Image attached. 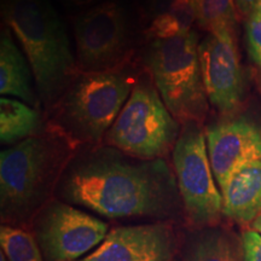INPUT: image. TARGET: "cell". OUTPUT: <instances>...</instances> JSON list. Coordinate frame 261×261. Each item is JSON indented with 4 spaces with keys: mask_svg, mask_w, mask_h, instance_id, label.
Masks as SVG:
<instances>
[{
    "mask_svg": "<svg viewBox=\"0 0 261 261\" xmlns=\"http://www.w3.org/2000/svg\"><path fill=\"white\" fill-rule=\"evenodd\" d=\"M58 192L65 202L109 219L166 220L184 211L174 171L165 159H136L106 144L75 155Z\"/></svg>",
    "mask_w": 261,
    "mask_h": 261,
    "instance_id": "cell-1",
    "label": "cell"
},
{
    "mask_svg": "<svg viewBox=\"0 0 261 261\" xmlns=\"http://www.w3.org/2000/svg\"><path fill=\"white\" fill-rule=\"evenodd\" d=\"M79 144L46 121L38 135L0 154V202L6 221L27 220L44 210Z\"/></svg>",
    "mask_w": 261,
    "mask_h": 261,
    "instance_id": "cell-2",
    "label": "cell"
},
{
    "mask_svg": "<svg viewBox=\"0 0 261 261\" xmlns=\"http://www.w3.org/2000/svg\"><path fill=\"white\" fill-rule=\"evenodd\" d=\"M3 18L31 64L47 113L80 74L63 22L50 0H4Z\"/></svg>",
    "mask_w": 261,
    "mask_h": 261,
    "instance_id": "cell-3",
    "label": "cell"
},
{
    "mask_svg": "<svg viewBox=\"0 0 261 261\" xmlns=\"http://www.w3.org/2000/svg\"><path fill=\"white\" fill-rule=\"evenodd\" d=\"M138 77L127 64L103 73H80L48 110L46 121L79 145H98L115 122Z\"/></svg>",
    "mask_w": 261,
    "mask_h": 261,
    "instance_id": "cell-4",
    "label": "cell"
},
{
    "mask_svg": "<svg viewBox=\"0 0 261 261\" xmlns=\"http://www.w3.org/2000/svg\"><path fill=\"white\" fill-rule=\"evenodd\" d=\"M200 42L196 32L150 41L148 73L163 103L180 123L202 125L208 113V98L202 79Z\"/></svg>",
    "mask_w": 261,
    "mask_h": 261,
    "instance_id": "cell-5",
    "label": "cell"
},
{
    "mask_svg": "<svg viewBox=\"0 0 261 261\" xmlns=\"http://www.w3.org/2000/svg\"><path fill=\"white\" fill-rule=\"evenodd\" d=\"M181 125L163 103L149 73L139 75L130 96L104 137V144L140 160L165 159Z\"/></svg>",
    "mask_w": 261,
    "mask_h": 261,
    "instance_id": "cell-6",
    "label": "cell"
},
{
    "mask_svg": "<svg viewBox=\"0 0 261 261\" xmlns=\"http://www.w3.org/2000/svg\"><path fill=\"white\" fill-rule=\"evenodd\" d=\"M172 165L189 221L198 226L217 221L223 213V195L218 189L200 123L181 125L172 151Z\"/></svg>",
    "mask_w": 261,
    "mask_h": 261,
    "instance_id": "cell-7",
    "label": "cell"
},
{
    "mask_svg": "<svg viewBox=\"0 0 261 261\" xmlns=\"http://www.w3.org/2000/svg\"><path fill=\"white\" fill-rule=\"evenodd\" d=\"M75 58L79 73L117 69L129 57V34L122 9L107 2L76 18L74 25Z\"/></svg>",
    "mask_w": 261,
    "mask_h": 261,
    "instance_id": "cell-8",
    "label": "cell"
},
{
    "mask_svg": "<svg viewBox=\"0 0 261 261\" xmlns=\"http://www.w3.org/2000/svg\"><path fill=\"white\" fill-rule=\"evenodd\" d=\"M108 224L64 202H51L38 215L37 238L46 261H77L107 237Z\"/></svg>",
    "mask_w": 261,
    "mask_h": 261,
    "instance_id": "cell-9",
    "label": "cell"
},
{
    "mask_svg": "<svg viewBox=\"0 0 261 261\" xmlns=\"http://www.w3.org/2000/svg\"><path fill=\"white\" fill-rule=\"evenodd\" d=\"M198 51L208 102L224 114L236 110L244 96V79L234 34H208Z\"/></svg>",
    "mask_w": 261,
    "mask_h": 261,
    "instance_id": "cell-10",
    "label": "cell"
},
{
    "mask_svg": "<svg viewBox=\"0 0 261 261\" xmlns=\"http://www.w3.org/2000/svg\"><path fill=\"white\" fill-rule=\"evenodd\" d=\"M208 155L220 190L241 169L261 161V128L246 117H236L204 129Z\"/></svg>",
    "mask_w": 261,
    "mask_h": 261,
    "instance_id": "cell-11",
    "label": "cell"
},
{
    "mask_svg": "<svg viewBox=\"0 0 261 261\" xmlns=\"http://www.w3.org/2000/svg\"><path fill=\"white\" fill-rule=\"evenodd\" d=\"M175 248L168 223L130 225L113 228L93 252L77 261H168Z\"/></svg>",
    "mask_w": 261,
    "mask_h": 261,
    "instance_id": "cell-12",
    "label": "cell"
},
{
    "mask_svg": "<svg viewBox=\"0 0 261 261\" xmlns=\"http://www.w3.org/2000/svg\"><path fill=\"white\" fill-rule=\"evenodd\" d=\"M33 84L35 85L31 64L5 25L0 37V93L39 109L41 104Z\"/></svg>",
    "mask_w": 261,
    "mask_h": 261,
    "instance_id": "cell-13",
    "label": "cell"
},
{
    "mask_svg": "<svg viewBox=\"0 0 261 261\" xmlns=\"http://www.w3.org/2000/svg\"><path fill=\"white\" fill-rule=\"evenodd\" d=\"M220 191L224 215L237 223H253L261 214V161L237 172Z\"/></svg>",
    "mask_w": 261,
    "mask_h": 261,
    "instance_id": "cell-14",
    "label": "cell"
},
{
    "mask_svg": "<svg viewBox=\"0 0 261 261\" xmlns=\"http://www.w3.org/2000/svg\"><path fill=\"white\" fill-rule=\"evenodd\" d=\"M196 23L192 0H155L145 34L150 41L188 34Z\"/></svg>",
    "mask_w": 261,
    "mask_h": 261,
    "instance_id": "cell-15",
    "label": "cell"
},
{
    "mask_svg": "<svg viewBox=\"0 0 261 261\" xmlns=\"http://www.w3.org/2000/svg\"><path fill=\"white\" fill-rule=\"evenodd\" d=\"M46 126L40 110L11 97L0 99V140L15 145L38 135Z\"/></svg>",
    "mask_w": 261,
    "mask_h": 261,
    "instance_id": "cell-16",
    "label": "cell"
},
{
    "mask_svg": "<svg viewBox=\"0 0 261 261\" xmlns=\"http://www.w3.org/2000/svg\"><path fill=\"white\" fill-rule=\"evenodd\" d=\"M196 23L210 34L228 32L234 34L237 8L234 0H192Z\"/></svg>",
    "mask_w": 261,
    "mask_h": 261,
    "instance_id": "cell-17",
    "label": "cell"
},
{
    "mask_svg": "<svg viewBox=\"0 0 261 261\" xmlns=\"http://www.w3.org/2000/svg\"><path fill=\"white\" fill-rule=\"evenodd\" d=\"M0 244L8 261H44L38 241L22 228L3 225Z\"/></svg>",
    "mask_w": 261,
    "mask_h": 261,
    "instance_id": "cell-18",
    "label": "cell"
},
{
    "mask_svg": "<svg viewBox=\"0 0 261 261\" xmlns=\"http://www.w3.org/2000/svg\"><path fill=\"white\" fill-rule=\"evenodd\" d=\"M184 261H236V259L226 236L219 232H204L188 244Z\"/></svg>",
    "mask_w": 261,
    "mask_h": 261,
    "instance_id": "cell-19",
    "label": "cell"
},
{
    "mask_svg": "<svg viewBox=\"0 0 261 261\" xmlns=\"http://www.w3.org/2000/svg\"><path fill=\"white\" fill-rule=\"evenodd\" d=\"M246 37L250 58L261 67V6L247 18Z\"/></svg>",
    "mask_w": 261,
    "mask_h": 261,
    "instance_id": "cell-20",
    "label": "cell"
},
{
    "mask_svg": "<svg viewBox=\"0 0 261 261\" xmlns=\"http://www.w3.org/2000/svg\"><path fill=\"white\" fill-rule=\"evenodd\" d=\"M244 261H261V234L256 231H246L242 236Z\"/></svg>",
    "mask_w": 261,
    "mask_h": 261,
    "instance_id": "cell-21",
    "label": "cell"
},
{
    "mask_svg": "<svg viewBox=\"0 0 261 261\" xmlns=\"http://www.w3.org/2000/svg\"><path fill=\"white\" fill-rule=\"evenodd\" d=\"M237 12L243 17L248 18L255 10L261 6V0H234Z\"/></svg>",
    "mask_w": 261,
    "mask_h": 261,
    "instance_id": "cell-22",
    "label": "cell"
},
{
    "mask_svg": "<svg viewBox=\"0 0 261 261\" xmlns=\"http://www.w3.org/2000/svg\"><path fill=\"white\" fill-rule=\"evenodd\" d=\"M65 4L73 5V6H86L92 4L96 0H63Z\"/></svg>",
    "mask_w": 261,
    "mask_h": 261,
    "instance_id": "cell-23",
    "label": "cell"
},
{
    "mask_svg": "<svg viewBox=\"0 0 261 261\" xmlns=\"http://www.w3.org/2000/svg\"><path fill=\"white\" fill-rule=\"evenodd\" d=\"M252 227H253L254 231H256V232H259L261 234V214L256 218L255 220L253 221Z\"/></svg>",
    "mask_w": 261,
    "mask_h": 261,
    "instance_id": "cell-24",
    "label": "cell"
},
{
    "mask_svg": "<svg viewBox=\"0 0 261 261\" xmlns=\"http://www.w3.org/2000/svg\"><path fill=\"white\" fill-rule=\"evenodd\" d=\"M0 261H8L6 260V256H5V254L2 252V255H0Z\"/></svg>",
    "mask_w": 261,
    "mask_h": 261,
    "instance_id": "cell-25",
    "label": "cell"
},
{
    "mask_svg": "<svg viewBox=\"0 0 261 261\" xmlns=\"http://www.w3.org/2000/svg\"><path fill=\"white\" fill-rule=\"evenodd\" d=\"M168 261H179L178 259H175V257H173V259H171V260H168Z\"/></svg>",
    "mask_w": 261,
    "mask_h": 261,
    "instance_id": "cell-26",
    "label": "cell"
}]
</instances>
